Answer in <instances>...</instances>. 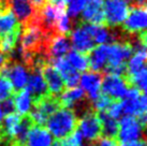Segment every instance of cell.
Masks as SVG:
<instances>
[{"instance_id": "d590c367", "label": "cell", "mask_w": 147, "mask_h": 146, "mask_svg": "<svg viewBox=\"0 0 147 146\" xmlns=\"http://www.w3.org/2000/svg\"><path fill=\"white\" fill-rule=\"evenodd\" d=\"M49 1H54V0H49Z\"/></svg>"}, {"instance_id": "83f0119b", "label": "cell", "mask_w": 147, "mask_h": 146, "mask_svg": "<svg viewBox=\"0 0 147 146\" xmlns=\"http://www.w3.org/2000/svg\"><path fill=\"white\" fill-rule=\"evenodd\" d=\"M92 146H118V144H117V141L114 138L101 137L94 142V145Z\"/></svg>"}, {"instance_id": "8fae6325", "label": "cell", "mask_w": 147, "mask_h": 146, "mask_svg": "<svg viewBox=\"0 0 147 146\" xmlns=\"http://www.w3.org/2000/svg\"><path fill=\"white\" fill-rule=\"evenodd\" d=\"M29 72L30 75L28 76V81L26 84L27 87L25 89L29 93L32 103H34L42 98L49 96V89L44 78L42 76L41 70H31Z\"/></svg>"}, {"instance_id": "603a6c76", "label": "cell", "mask_w": 147, "mask_h": 146, "mask_svg": "<svg viewBox=\"0 0 147 146\" xmlns=\"http://www.w3.org/2000/svg\"><path fill=\"white\" fill-rule=\"evenodd\" d=\"M14 93L12 84L7 77L0 75V102L4 101Z\"/></svg>"}, {"instance_id": "3957f363", "label": "cell", "mask_w": 147, "mask_h": 146, "mask_svg": "<svg viewBox=\"0 0 147 146\" xmlns=\"http://www.w3.org/2000/svg\"><path fill=\"white\" fill-rule=\"evenodd\" d=\"M123 30L129 36H135L146 31L147 13L145 5H134L129 9L126 20L123 23Z\"/></svg>"}, {"instance_id": "d6a6232c", "label": "cell", "mask_w": 147, "mask_h": 146, "mask_svg": "<svg viewBox=\"0 0 147 146\" xmlns=\"http://www.w3.org/2000/svg\"><path fill=\"white\" fill-rule=\"evenodd\" d=\"M51 146H59V143H58V142H55V143H53V144H52Z\"/></svg>"}, {"instance_id": "277c9868", "label": "cell", "mask_w": 147, "mask_h": 146, "mask_svg": "<svg viewBox=\"0 0 147 146\" xmlns=\"http://www.w3.org/2000/svg\"><path fill=\"white\" fill-rule=\"evenodd\" d=\"M129 9L127 0H105L103 3L105 25L110 28L121 25L128 15Z\"/></svg>"}, {"instance_id": "4316f807", "label": "cell", "mask_w": 147, "mask_h": 146, "mask_svg": "<svg viewBox=\"0 0 147 146\" xmlns=\"http://www.w3.org/2000/svg\"><path fill=\"white\" fill-rule=\"evenodd\" d=\"M1 106V110H2V113L3 115H8V114H11V113H14V101H13V99L11 97L8 98V99H5L4 101H2V103L0 104Z\"/></svg>"}, {"instance_id": "8d00e7d4", "label": "cell", "mask_w": 147, "mask_h": 146, "mask_svg": "<svg viewBox=\"0 0 147 146\" xmlns=\"http://www.w3.org/2000/svg\"><path fill=\"white\" fill-rule=\"evenodd\" d=\"M0 146H1V144H0Z\"/></svg>"}, {"instance_id": "cb8c5ba5", "label": "cell", "mask_w": 147, "mask_h": 146, "mask_svg": "<svg viewBox=\"0 0 147 146\" xmlns=\"http://www.w3.org/2000/svg\"><path fill=\"white\" fill-rule=\"evenodd\" d=\"M85 3L86 0H70L69 5L67 8V15L75 18L83 11Z\"/></svg>"}, {"instance_id": "4fadbf2b", "label": "cell", "mask_w": 147, "mask_h": 146, "mask_svg": "<svg viewBox=\"0 0 147 146\" xmlns=\"http://www.w3.org/2000/svg\"><path fill=\"white\" fill-rule=\"evenodd\" d=\"M71 43H70L68 36L62 34H54L49 36L45 44V53L49 59L63 57L70 52Z\"/></svg>"}, {"instance_id": "f546056e", "label": "cell", "mask_w": 147, "mask_h": 146, "mask_svg": "<svg viewBox=\"0 0 147 146\" xmlns=\"http://www.w3.org/2000/svg\"><path fill=\"white\" fill-rule=\"evenodd\" d=\"M128 4H131V7L134 5H145L146 0H127Z\"/></svg>"}, {"instance_id": "7402d4cb", "label": "cell", "mask_w": 147, "mask_h": 146, "mask_svg": "<svg viewBox=\"0 0 147 146\" xmlns=\"http://www.w3.org/2000/svg\"><path fill=\"white\" fill-rule=\"evenodd\" d=\"M112 102H113V99H111L104 93H100V96L92 101L91 107L94 112H102V111H106L109 109V106L111 105Z\"/></svg>"}, {"instance_id": "52a82bcc", "label": "cell", "mask_w": 147, "mask_h": 146, "mask_svg": "<svg viewBox=\"0 0 147 146\" xmlns=\"http://www.w3.org/2000/svg\"><path fill=\"white\" fill-rule=\"evenodd\" d=\"M69 36L74 51L78 53L88 55L94 49V39L86 29V26L83 22H80L78 26L73 30H71Z\"/></svg>"}, {"instance_id": "30bf717a", "label": "cell", "mask_w": 147, "mask_h": 146, "mask_svg": "<svg viewBox=\"0 0 147 146\" xmlns=\"http://www.w3.org/2000/svg\"><path fill=\"white\" fill-rule=\"evenodd\" d=\"M49 65L53 66L58 71V73L60 74V76L62 77V80L65 82V87L73 88V87H76L78 85L80 78H81L80 73L70 65L65 58L59 57V58L49 59Z\"/></svg>"}, {"instance_id": "d4e9b609", "label": "cell", "mask_w": 147, "mask_h": 146, "mask_svg": "<svg viewBox=\"0 0 147 146\" xmlns=\"http://www.w3.org/2000/svg\"><path fill=\"white\" fill-rule=\"evenodd\" d=\"M82 135L78 130H75L67 138L60 140V142L58 143H59V146H82Z\"/></svg>"}, {"instance_id": "f1b7e54d", "label": "cell", "mask_w": 147, "mask_h": 146, "mask_svg": "<svg viewBox=\"0 0 147 146\" xmlns=\"http://www.w3.org/2000/svg\"><path fill=\"white\" fill-rule=\"evenodd\" d=\"M119 146H146L145 140H136V141H131V142H126V143H120Z\"/></svg>"}, {"instance_id": "4dcf8cb0", "label": "cell", "mask_w": 147, "mask_h": 146, "mask_svg": "<svg viewBox=\"0 0 147 146\" xmlns=\"http://www.w3.org/2000/svg\"><path fill=\"white\" fill-rule=\"evenodd\" d=\"M8 10V5H7V0H0V13Z\"/></svg>"}, {"instance_id": "1f68e13d", "label": "cell", "mask_w": 147, "mask_h": 146, "mask_svg": "<svg viewBox=\"0 0 147 146\" xmlns=\"http://www.w3.org/2000/svg\"><path fill=\"white\" fill-rule=\"evenodd\" d=\"M3 113H2V110H1V106H0V124L2 122V119H3Z\"/></svg>"}, {"instance_id": "7c38bea8", "label": "cell", "mask_w": 147, "mask_h": 146, "mask_svg": "<svg viewBox=\"0 0 147 146\" xmlns=\"http://www.w3.org/2000/svg\"><path fill=\"white\" fill-rule=\"evenodd\" d=\"M41 74L47 85L49 95L53 97H59L65 89V85L57 70L53 66L49 65V62L43 66V68L41 69Z\"/></svg>"}, {"instance_id": "e0dca14e", "label": "cell", "mask_w": 147, "mask_h": 146, "mask_svg": "<svg viewBox=\"0 0 147 146\" xmlns=\"http://www.w3.org/2000/svg\"><path fill=\"white\" fill-rule=\"evenodd\" d=\"M21 25L10 10L0 13V39L9 33L21 30Z\"/></svg>"}, {"instance_id": "9c48e42d", "label": "cell", "mask_w": 147, "mask_h": 146, "mask_svg": "<svg viewBox=\"0 0 147 146\" xmlns=\"http://www.w3.org/2000/svg\"><path fill=\"white\" fill-rule=\"evenodd\" d=\"M104 0H86L82 11V22L86 24L105 26V15L103 11Z\"/></svg>"}, {"instance_id": "d6986e66", "label": "cell", "mask_w": 147, "mask_h": 146, "mask_svg": "<svg viewBox=\"0 0 147 146\" xmlns=\"http://www.w3.org/2000/svg\"><path fill=\"white\" fill-rule=\"evenodd\" d=\"M99 116V119L101 122V127H102V134L103 137L107 138H116L118 133V122L117 119L111 117L106 111L102 112H97Z\"/></svg>"}, {"instance_id": "ba28073f", "label": "cell", "mask_w": 147, "mask_h": 146, "mask_svg": "<svg viewBox=\"0 0 147 146\" xmlns=\"http://www.w3.org/2000/svg\"><path fill=\"white\" fill-rule=\"evenodd\" d=\"M7 5L20 25L25 26L36 20L37 11L30 0H7Z\"/></svg>"}, {"instance_id": "e575fe53", "label": "cell", "mask_w": 147, "mask_h": 146, "mask_svg": "<svg viewBox=\"0 0 147 146\" xmlns=\"http://www.w3.org/2000/svg\"><path fill=\"white\" fill-rule=\"evenodd\" d=\"M9 146H17V145H9Z\"/></svg>"}, {"instance_id": "ffe728a7", "label": "cell", "mask_w": 147, "mask_h": 146, "mask_svg": "<svg viewBox=\"0 0 147 146\" xmlns=\"http://www.w3.org/2000/svg\"><path fill=\"white\" fill-rule=\"evenodd\" d=\"M70 65L78 72H85L88 70V57L87 55L81 54L76 51H70L65 58Z\"/></svg>"}, {"instance_id": "ac0fdd59", "label": "cell", "mask_w": 147, "mask_h": 146, "mask_svg": "<svg viewBox=\"0 0 147 146\" xmlns=\"http://www.w3.org/2000/svg\"><path fill=\"white\" fill-rule=\"evenodd\" d=\"M13 101H14V107L18 115H21V116L28 115L31 110V106H32V100L27 90L23 88V89L16 91L14 93Z\"/></svg>"}, {"instance_id": "5b68a950", "label": "cell", "mask_w": 147, "mask_h": 146, "mask_svg": "<svg viewBox=\"0 0 147 146\" xmlns=\"http://www.w3.org/2000/svg\"><path fill=\"white\" fill-rule=\"evenodd\" d=\"M118 133L117 138L120 143L131 142L136 140H142L144 137V128L138 118L131 115L123 116L118 122Z\"/></svg>"}, {"instance_id": "836d02e7", "label": "cell", "mask_w": 147, "mask_h": 146, "mask_svg": "<svg viewBox=\"0 0 147 146\" xmlns=\"http://www.w3.org/2000/svg\"><path fill=\"white\" fill-rule=\"evenodd\" d=\"M63 1H65V2H69L70 0H63Z\"/></svg>"}, {"instance_id": "44dd1931", "label": "cell", "mask_w": 147, "mask_h": 146, "mask_svg": "<svg viewBox=\"0 0 147 146\" xmlns=\"http://www.w3.org/2000/svg\"><path fill=\"white\" fill-rule=\"evenodd\" d=\"M71 28H72L71 20H70V17L67 15V12H65L58 18L56 30H57V33L67 36H69L70 32H71Z\"/></svg>"}, {"instance_id": "74e56055", "label": "cell", "mask_w": 147, "mask_h": 146, "mask_svg": "<svg viewBox=\"0 0 147 146\" xmlns=\"http://www.w3.org/2000/svg\"><path fill=\"white\" fill-rule=\"evenodd\" d=\"M82 146H83V145H82Z\"/></svg>"}, {"instance_id": "484cf974", "label": "cell", "mask_w": 147, "mask_h": 146, "mask_svg": "<svg viewBox=\"0 0 147 146\" xmlns=\"http://www.w3.org/2000/svg\"><path fill=\"white\" fill-rule=\"evenodd\" d=\"M106 113L110 115L111 117L118 119L121 115H123V104H121V100H113L109 106V109L106 110Z\"/></svg>"}, {"instance_id": "5bb4252c", "label": "cell", "mask_w": 147, "mask_h": 146, "mask_svg": "<svg viewBox=\"0 0 147 146\" xmlns=\"http://www.w3.org/2000/svg\"><path fill=\"white\" fill-rule=\"evenodd\" d=\"M82 89L85 90L88 100L94 101L101 93L102 74L99 72H86L80 78Z\"/></svg>"}, {"instance_id": "7a4b0ae2", "label": "cell", "mask_w": 147, "mask_h": 146, "mask_svg": "<svg viewBox=\"0 0 147 146\" xmlns=\"http://www.w3.org/2000/svg\"><path fill=\"white\" fill-rule=\"evenodd\" d=\"M78 131L81 133L83 139L89 142H96L102 137V127L97 112L89 110L82 117L78 119Z\"/></svg>"}, {"instance_id": "2e32d148", "label": "cell", "mask_w": 147, "mask_h": 146, "mask_svg": "<svg viewBox=\"0 0 147 146\" xmlns=\"http://www.w3.org/2000/svg\"><path fill=\"white\" fill-rule=\"evenodd\" d=\"M88 69L91 72H104L107 62V47L106 44H100L94 47L88 55Z\"/></svg>"}, {"instance_id": "8992f818", "label": "cell", "mask_w": 147, "mask_h": 146, "mask_svg": "<svg viewBox=\"0 0 147 146\" xmlns=\"http://www.w3.org/2000/svg\"><path fill=\"white\" fill-rule=\"evenodd\" d=\"M129 85L125 77L117 74H106L101 82V90L113 100H123Z\"/></svg>"}, {"instance_id": "6da1fadb", "label": "cell", "mask_w": 147, "mask_h": 146, "mask_svg": "<svg viewBox=\"0 0 147 146\" xmlns=\"http://www.w3.org/2000/svg\"><path fill=\"white\" fill-rule=\"evenodd\" d=\"M45 125L52 137L57 140H62L75 131L78 117L72 110L62 107L49 116Z\"/></svg>"}, {"instance_id": "9a60e30c", "label": "cell", "mask_w": 147, "mask_h": 146, "mask_svg": "<svg viewBox=\"0 0 147 146\" xmlns=\"http://www.w3.org/2000/svg\"><path fill=\"white\" fill-rule=\"evenodd\" d=\"M53 144V137L45 127L33 125L29 130L23 146H51Z\"/></svg>"}]
</instances>
